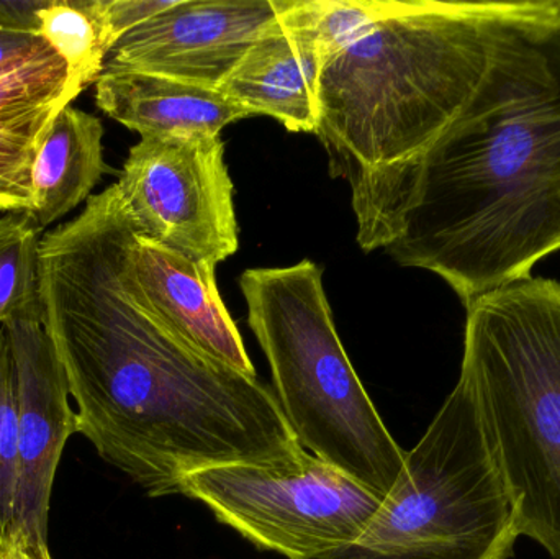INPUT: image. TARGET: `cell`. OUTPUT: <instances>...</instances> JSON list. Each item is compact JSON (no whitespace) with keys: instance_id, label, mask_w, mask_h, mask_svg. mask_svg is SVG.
<instances>
[{"instance_id":"obj_1","label":"cell","mask_w":560,"mask_h":559,"mask_svg":"<svg viewBox=\"0 0 560 559\" xmlns=\"http://www.w3.org/2000/svg\"><path fill=\"white\" fill-rule=\"evenodd\" d=\"M138 232L114 184L43 235L42 322L78 404V433L151 498L180 494L199 469L302 449L275 391L161 321L135 276Z\"/></svg>"},{"instance_id":"obj_2","label":"cell","mask_w":560,"mask_h":559,"mask_svg":"<svg viewBox=\"0 0 560 559\" xmlns=\"http://www.w3.org/2000/svg\"><path fill=\"white\" fill-rule=\"evenodd\" d=\"M387 252L440 276L464 307L560 252V22L500 42L476 94L424 158Z\"/></svg>"},{"instance_id":"obj_3","label":"cell","mask_w":560,"mask_h":559,"mask_svg":"<svg viewBox=\"0 0 560 559\" xmlns=\"http://www.w3.org/2000/svg\"><path fill=\"white\" fill-rule=\"evenodd\" d=\"M560 22V0H378L319 74L316 137L332 177L351 187L358 242L400 236L424 158L459 117L500 42Z\"/></svg>"},{"instance_id":"obj_4","label":"cell","mask_w":560,"mask_h":559,"mask_svg":"<svg viewBox=\"0 0 560 559\" xmlns=\"http://www.w3.org/2000/svg\"><path fill=\"white\" fill-rule=\"evenodd\" d=\"M466 311L459 380L476 400L520 537L560 559V282L529 276Z\"/></svg>"},{"instance_id":"obj_5","label":"cell","mask_w":560,"mask_h":559,"mask_svg":"<svg viewBox=\"0 0 560 559\" xmlns=\"http://www.w3.org/2000/svg\"><path fill=\"white\" fill-rule=\"evenodd\" d=\"M240 286L299 445L387 498L407 452L388 432L342 348L322 269L310 259L289 268L248 269Z\"/></svg>"},{"instance_id":"obj_6","label":"cell","mask_w":560,"mask_h":559,"mask_svg":"<svg viewBox=\"0 0 560 559\" xmlns=\"http://www.w3.org/2000/svg\"><path fill=\"white\" fill-rule=\"evenodd\" d=\"M515 505L476 400L457 381L368 531L326 559H510Z\"/></svg>"},{"instance_id":"obj_7","label":"cell","mask_w":560,"mask_h":559,"mask_svg":"<svg viewBox=\"0 0 560 559\" xmlns=\"http://www.w3.org/2000/svg\"><path fill=\"white\" fill-rule=\"evenodd\" d=\"M180 494L287 559H326L351 547L384 501L303 449L268 462L199 469L183 479Z\"/></svg>"},{"instance_id":"obj_8","label":"cell","mask_w":560,"mask_h":559,"mask_svg":"<svg viewBox=\"0 0 560 559\" xmlns=\"http://www.w3.org/2000/svg\"><path fill=\"white\" fill-rule=\"evenodd\" d=\"M117 186L143 238L215 268L238 249L220 135L141 137Z\"/></svg>"},{"instance_id":"obj_9","label":"cell","mask_w":560,"mask_h":559,"mask_svg":"<svg viewBox=\"0 0 560 559\" xmlns=\"http://www.w3.org/2000/svg\"><path fill=\"white\" fill-rule=\"evenodd\" d=\"M19 399V486L13 504L10 548L26 554L48 550L52 482L69 436L78 433V416L58 354L42 321L3 325Z\"/></svg>"},{"instance_id":"obj_10","label":"cell","mask_w":560,"mask_h":559,"mask_svg":"<svg viewBox=\"0 0 560 559\" xmlns=\"http://www.w3.org/2000/svg\"><path fill=\"white\" fill-rule=\"evenodd\" d=\"M289 0H174L121 36L105 69H138L220 89Z\"/></svg>"},{"instance_id":"obj_11","label":"cell","mask_w":560,"mask_h":559,"mask_svg":"<svg viewBox=\"0 0 560 559\" xmlns=\"http://www.w3.org/2000/svg\"><path fill=\"white\" fill-rule=\"evenodd\" d=\"M316 15V0H289L219 91L252 115L276 118L289 131L316 133L323 69Z\"/></svg>"},{"instance_id":"obj_12","label":"cell","mask_w":560,"mask_h":559,"mask_svg":"<svg viewBox=\"0 0 560 559\" xmlns=\"http://www.w3.org/2000/svg\"><path fill=\"white\" fill-rule=\"evenodd\" d=\"M133 269L161 321L200 353L246 376H256L242 334L226 311L215 266L171 252L138 232Z\"/></svg>"},{"instance_id":"obj_13","label":"cell","mask_w":560,"mask_h":559,"mask_svg":"<svg viewBox=\"0 0 560 559\" xmlns=\"http://www.w3.org/2000/svg\"><path fill=\"white\" fill-rule=\"evenodd\" d=\"M84 91L49 48L0 72V212L32 209V167L62 108Z\"/></svg>"},{"instance_id":"obj_14","label":"cell","mask_w":560,"mask_h":559,"mask_svg":"<svg viewBox=\"0 0 560 559\" xmlns=\"http://www.w3.org/2000/svg\"><path fill=\"white\" fill-rule=\"evenodd\" d=\"M95 102L108 117L141 137L220 135L226 125L252 117L219 89L138 69H104L95 82Z\"/></svg>"},{"instance_id":"obj_15","label":"cell","mask_w":560,"mask_h":559,"mask_svg":"<svg viewBox=\"0 0 560 559\" xmlns=\"http://www.w3.org/2000/svg\"><path fill=\"white\" fill-rule=\"evenodd\" d=\"M102 140V121L72 105L62 108L49 125L33 161L28 210L43 233L91 199L108 170Z\"/></svg>"},{"instance_id":"obj_16","label":"cell","mask_w":560,"mask_h":559,"mask_svg":"<svg viewBox=\"0 0 560 559\" xmlns=\"http://www.w3.org/2000/svg\"><path fill=\"white\" fill-rule=\"evenodd\" d=\"M105 2L46 0L38 12L39 36L84 89L98 81L114 48Z\"/></svg>"},{"instance_id":"obj_17","label":"cell","mask_w":560,"mask_h":559,"mask_svg":"<svg viewBox=\"0 0 560 559\" xmlns=\"http://www.w3.org/2000/svg\"><path fill=\"white\" fill-rule=\"evenodd\" d=\"M45 233L28 212L0 216V325L42 321L39 248Z\"/></svg>"},{"instance_id":"obj_18","label":"cell","mask_w":560,"mask_h":559,"mask_svg":"<svg viewBox=\"0 0 560 559\" xmlns=\"http://www.w3.org/2000/svg\"><path fill=\"white\" fill-rule=\"evenodd\" d=\"M19 486V399L15 368L5 330L0 328V531L10 547Z\"/></svg>"},{"instance_id":"obj_19","label":"cell","mask_w":560,"mask_h":559,"mask_svg":"<svg viewBox=\"0 0 560 559\" xmlns=\"http://www.w3.org/2000/svg\"><path fill=\"white\" fill-rule=\"evenodd\" d=\"M174 2V0H173ZM173 2L164 0H107L108 30H110L112 42H118L121 36L127 35L135 26L150 20L151 16L166 10Z\"/></svg>"},{"instance_id":"obj_20","label":"cell","mask_w":560,"mask_h":559,"mask_svg":"<svg viewBox=\"0 0 560 559\" xmlns=\"http://www.w3.org/2000/svg\"><path fill=\"white\" fill-rule=\"evenodd\" d=\"M45 46L46 42L39 36L38 30L0 16V72L25 61Z\"/></svg>"},{"instance_id":"obj_21","label":"cell","mask_w":560,"mask_h":559,"mask_svg":"<svg viewBox=\"0 0 560 559\" xmlns=\"http://www.w3.org/2000/svg\"><path fill=\"white\" fill-rule=\"evenodd\" d=\"M10 559H51V555H49V551H43V554H26V551L10 548Z\"/></svg>"},{"instance_id":"obj_22","label":"cell","mask_w":560,"mask_h":559,"mask_svg":"<svg viewBox=\"0 0 560 559\" xmlns=\"http://www.w3.org/2000/svg\"><path fill=\"white\" fill-rule=\"evenodd\" d=\"M0 559H10V547L0 550Z\"/></svg>"},{"instance_id":"obj_23","label":"cell","mask_w":560,"mask_h":559,"mask_svg":"<svg viewBox=\"0 0 560 559\" xmlns=\"http://www.w3.org/2000/svg\"><path fill=\"white\" fill-rule=\"evenodd\" d=\"M9 547V544H7L5 538H3L2 531H0V550H3V548Z\"/></svg>"}]
</instances>
